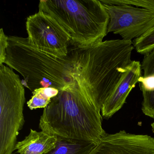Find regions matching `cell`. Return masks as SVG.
Instances as JSON below:
<instances>
[{"mask_svg":"<svg viewBox=\"0 0 154 154\" xmlns=\"http://www.w3.org/2000/svg\"><path fill=\"white\" fill-rule=\"evenodd\" d=\"M134 48L132 41L122 39L71 49L74 77L100 109L133 61Z\"/></svg>","mask_w":154,"mask_h":154,"instance_id":"cell-1","label":"cell"},{"mask_svg":"<svg viewBox=\"0 0 154 154\" xmlns=\"http://www.w3.org/2000/svg\"><path fill=\"white\" fill-rule=\"evenodd\" d=\"M100 111L76 81L44 109L39 128L53 136L99 144L106 133Z\"/></svg>","mask_w":154,"mask_h":154,"instance_id":"cell-2","label":"cell"},{"mask_svg":"<svg viewBox=\"0 0 154 154\" xmlns=\"http://www.w3.org/2000/svg\"><path fill=\"white\" fill-rule=\"evenodd\" d=\"M4 63L23 76L22 84L32 92L47 87L60 91L76 82L71 50L66 57H57L29 44L27 38L8 37Z\"/></svg>","mask_w":154,"mask_h":154,"instance_id":"cell-3","label":"cell"},{"mask_svg":"<svg viewBox=\"0 0 154 154\" xmlns=\"http://www.w3.org/2000/svg\"><path fill=\"white\" fill-rule=\"evenodd\" d=\"M38 8L61 26L75 47L99 44L108 34L109 16L100 1L41 0Z\"/></svg>","mask_w":154,"mask_h":154,"instance_id":"cell-4","label":"cell"},{"mask_svg":"<svg viewBox=\"0 0 154 154\" xmlns=\"http://www.w3.org/2000/svg\"><path fill=\"white\" fill-rule=\"evenodd\" d=\"M24 86L19 75L0 66V154H12L25 123Z\"/></svg>","mask_w":154,"mask_h":154,"instance_id":"cell-5","label":"cell"},{"mask_svg":"<svg viewBox=\"0 0 154 154\" xmlns=\"http://www.w3.org/2000/svg\"><path fill=\"white\" fill-rule=\"evenodd\" d=\"M29 44L41 51L59 57L69 54L71 39L60 25L49 15L38 11L27 18Z\"/></svg>","mask_w":154,"mask_h":154,"instance_id":"cell-6","label":"cell"},{"mask_svg":"<svg viewBox=\"0 0 154 154\" xmlns=\"http://www.w3.org/2000/svg\"><path fill=\"white\" fill-rule=\"evenodd\" d=\"M109 16L108 33L119 35L122 39L140 37L154 26V12L128 5L104 4Z\"/></svg>","mask_w":154,"mask_h":154,"instance_id":"cell-7","label":"cell"},{"mask_svg":"<svg viewBox=\"0 0 154 154\" xmlns=\"http://www.w3.org/2000/svg\"><path fill=\"white\" fill-rule=\"evenodd\" d=\"M91 154H154V138L125 131L106 133Z\"/></svg>","mask_w":154,"mask_h":154,"instance_id":"cell-8","label":"cell"},{"mask_svg":"<svg viewBox=\"0 0 154 154\" xmlns=\"http://www.w3.org/2000/svg\"><path fill=\"white\" fill-rule=\"evenodd\" d=\"M141 63L133 61L128 67L109 98L101 109L102 116L108 119L122 108L131 90L135 87L141 74Z\"/></svg>","mask_w":154,"mask_h":154,"instance_id":"cell-9","label":"cell"},{"mask_svg":"<svg viewBox=\"0 0 154 154\" xmlns=\"http://www.w3.org/2000/svg\"><path fill=\"white\" fill-rule=\"evenodd\" d=\"M57 139L45 131L31 129L28 136L16 144L15 150L19 154H45L55 147Z\"/></svg>","mask_w":154,"mask_h":154,"instance_id":"cell-10","label":"cell"},{"mask_svg":"<svg viewBox=\"0 0 154 154\" xmlns=\"http://www.w3.org/2000/svg\"><path fill=\"white\" fill-rule=\"evenodd\" d=\"M55 147L45 154H91L97 143L57 137Z\"/></svg>","mask_w":154,"mask_h":154,"instance_id":"cell-11","label":"cell"},{"mask_svg":"<svg viewBox=\"0 0 154 154\" xmlns=\"http://www.w3.org/2000/svg\"><path fill=\"white\" fill-rule=\"evenodd\" d=\"M59 91L54 87L40 88L32 92L33 95L27 102L28 107L30 110L45 108L54 97L57 95Z\"/></svg>","mask_w":154,"mask_h":154,"instance_id":"cell-12","label":"cell"},{"mask_svg":"<svg viewBox=\"0 0 154 154\" xmlns=\"http://www.w3.org/2000/svg\"><path fill=\"white\" fill-rule=\"evenodd\" d=\"M132 42L138 53L144 55L149 53L154 48V26Z\"/></svg>","mask_w":154,"mask_h":154,"instance_id":"cell-13","label":"cell"},{"mask_svg":"<svg viewBox=\"0 0 154 154\" xmlns=\"http://www.w3.org/2000/svg\"><path fill=\"white\" fill-rule=\"evenodd\" d=\"M100 1L103 4L131 5L154 12V0H101Z\"/></svg>","mask_w":154,"mask_h":154,"instance_id":"cell-14","label":"cell"},{"mask_svg":"<svg viewBox=\"0 0 154 154\" xmlns=\"http://www.w3.org/2000/svg\"><path fill=\"white\" fill-rule=\"evenodd\" d=\"M141 67L144 71L143 76H154V48L149 53L145 55Z\"/></svg>","mask_w":154,"mask_h":154,"instance_id":"cell-15","label":"cell"},{"mask_svg":"<svg viewBox=\"0 0 154 154\" xmlns=\"http://www.w3.org/2000/svg\"><path fill=\"white\" fill-rule=\"evenodd\" d=\"M8 45V37L5 35L3 29L2 28L0 29V66L5 63Z\"/></svg>","mask_w":154,"mask_h":154,"instance_id":"cell-16","label":"cell"},{"mask_svg":"<svg viewBox=\"0 0 154 154\" xmlns=\"http://www.w3.org/2000/svg\"><path fill=\"white\" fill-rule=\"evenodd\" d=\"M151 128H152V131L154 133V122L151 124Z\"/></svg>","mask_w":154,"mask_h":154,"instance_id":"cell-17","label":"cell"}]
</instances>
